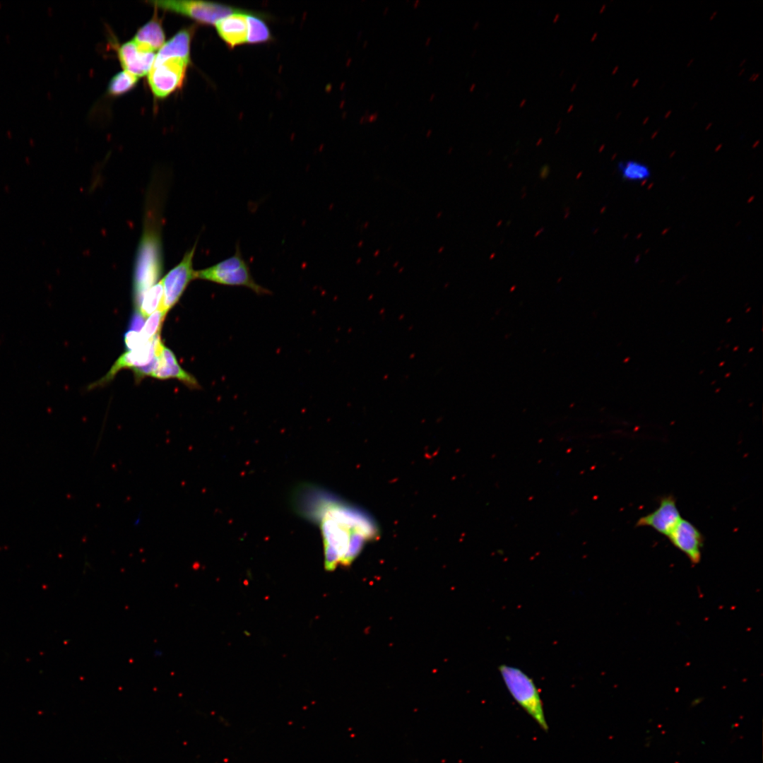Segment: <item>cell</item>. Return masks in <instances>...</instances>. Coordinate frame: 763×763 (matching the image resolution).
<instances>
[{
    "mask_svg": "<svg viewBox=\"0 0 763 763\" xmlns=\"http://www.w3.org/2000/svg\"><path fill=\"white\" fill-rule=\"evenodd\" d=\"M144 317L136 309L129 330L139 332L144 324Z\"/></svg>",
    "mask_w": 763,
    "mask_h": 763,
    "instance_id": "7402d4cb",
    "label": "cell"
},
{
    "mask_svg": "<svg viewBox=\"0 0 763 763\" xmlns=\"http://www.w3.org/2000/svg\"><path fill=\"white\" fill-rule=\"evenodd\" d=\"M150 3L207 25H215L223 18L240 9L220 3L203 1H152Z\"/></svg>",
    "mask_w": 763,
    "mask_h": 763,
    "instance_id": "52a82bcc",
    "label": "cell"
},
{
    "mask_svg": "<svg viewBox=\"0 0 763 763\" xmlns=\"http://www.w3.org/2000/svg\"><path fill=\"white\" fill-rule=\"evenodd\" d=\"M167 313L158 309L148 317L139 331L143 341H149L160 334Z\"/></svg>",
    "mask_w": 763,
    "mask_h": 763,
    "instance_id": "ffe728a7",
    "label": "cell"
},
{
    "mask_svg": "<svg viewBox=\"0 0 763 763\" xmlns=\"http://www.w3.org/2000/svg\"><path fill=\"white\" fill-rule=\"evenodd\" d=\"M197 243L184 254L181 261L162 279V297L158 309L168 312L180 299L190 282L196 279V271L193 268V259Z\"/></svg>",
    "mask_w": 763,
    "mask_h": 763,
    "instance_id": "8992f818",
    "label": "cell"
},
{
    "mask_svg": "<svg viewBox=\"0 0 763 763\" xmlns=\"http://www.w3.org/2000/svg\"><path fill=\"white\" fill-rule=\"evenodd\" d=\"M147 342L143 340L138 331L129 330L125 333L124 343L129 351L136 350Z\"/></svg>",
    "mask_w": 763,
    "mask_h": 763,
    "instance_id": "44dd1931",
    "label": "cell"
},
{
    "mask_svg": "<svg viewBox=\"0 0 763 763\" xmlns=\"http://www.w3.org/2000/svg\"><path fill=\"white\" fill-rule=\"evenodd\" d=\"M389 11V7H388V6H386V7L384 8V9L383 13H384V14H386V13H387V11Z\"/></svg>",
    "mask_w": 763,
    "mask_h": 763,
    "instance_id": "83f0119b",
    "label": "cell"
},
{
    "mask_svg": "<svg viewBox=\"0 0 763 763\" xmlns=\"http://www.w3.org/2000/svg\"><path fill=\"white\" fill-rule=\"evenodd\" d=\"M617 171L623 180L629 182H644L651 177L650 167L645 163L634 160L620 162Z\"/></svg>",
    "mask_w": 763,
    "mask_h": 763,
    "instance_id": "e0dca14e",
    "label": "cell"
},
{
    "mask_svg": "<svg viewBox=\"0 0 763 763\" xmlns=\"http://www.w3.org/2000/svg\"><path fill=\"white\" fill-rule=\"evenodd\" d=\"M377 117H378V112H375L374 113H373V114H369V115H368V116L367 117V119H366V122H374L375 120H377Z\"/></svg>",
    "mask_w": 763,
    "mask_h": 763,
    "instance_id": "603a6c76",
    "label": "cell"
},
{
    "mask_svg": "<svg viewBox=\"0 0 763 763\" xmlns=\"http://www.w3.org/2000/svg\"><path fill=\"white\" fill-rule=\"evenodd\" d=\"M197 278L222 285L245 287L259 295L271 293V290L254 279L249 266L242 257L239 244H237L232 256L211 266L196 271Z\"/></svg>",
    "mask_w": 763,
    "mask_h": 763,
    "instance_id": "3957f363",
    "label": "cell"
},
{
    "mask_svg": "<svg viewBox=\"0 0 763 763\" xmlns=\"http://www.w3.org/2000/svg\"><path fill=\"white\" fill-rule=\"evenodd\" d=\"M138 247L133 278L135 304L143 293L155 285L163 270L158 219L148 213Z\"/></svg>",
    "mask_w": 763,
    "mask_h": 763,
    "instance_id": "7a4b0ae2",
    "label": "cell"
},
{
    "mask_svg": "<svg viewBox=\"0 0 763 763\" xmlns=\"http://www.w3.org/2000/svg\"><path fill=\"white\" fill-rule=\"evenodd\" d=\"M367 43H368V41H367V40H365V42H364V43H363V47H365L367 46Z\"/></svg>",
    "mask_w": 763,
    "mask_h": 763,
    "instance_id": "f546056e",
    "label": "cell"
},
{
    "mask_svg": "<svg viewBox=\"0 0 763 763\" xmlns=\"http://www.w3.org/2000/svg\"><path fill=\"white\" fill-rule=\"evenodd\" d=\"M192 33L191 28L183 29L178 32L169 41L164 43L155 55V60L181 58L190 61V45Z\"/></svg>",
    "mask_w": 763,
    "mask_h": 763,
    "instance_id": "5bb4252c",
    "label": "cell"
},
{
    "mask_svg": "<svg viewBox=\"0 0 763 763\" xmlns=\"http://www.w3.org/2000/svg\"><path fill=\"white\" fill-rule=\"evenodd\" d=\"M367 117V113H365V115H363V116H362V117H360V122L361 124H363V123L366 122Z\"/></svg>",
    "mask_w": 763,
    "mask_h": 763,
    "instance_id": "cb8c5ba5",
    "label": "cell"
},
{
    "mask_svg": "<svg viewBox=\"0 0 763 763\" xmlns=\"http://www.w3.org/2000/svg\"><path fill=\"white\" fill-rule=\"evenodd\" d=\"M499 671L509 694L516 702L537 723L540 728L548 731L543 704L533 679L522 670L502 664Z\"/></svg>",
    "mask_w": 763,
    "mask_h": 763,
    "instance_id": "277c9868",
    "label": "cell"
},
{
    "mask_svg": "<svg viewBox=\"0 0 763 763\" xmlns=\"http://www.w3.org/2000/svg\"><path fill=\"white\" fill-rule=\"evenodd\" d=\"M430 41H431V37H428L427 38V40H426L425 42V45H429V43L430 42Z\"/></svg>",
    "mask_w": 763,
    "mask_h": 763,
    "instance_id": "484cf974",
    "label": "cell"
},
{
    "mask_svg": "<svg viewBox=\"0 0 763 763\" xmlns=\"http://www.w3.org/2000/svg\"><path fill=\"white\" fill-rule=\"evenodd\" d=\"M434 97H435V94H434V93H432V95H431L430 96L429 100H430V101H432V100H434Z\"/></svg>",
    "mask_w": 763,
    "mask_h": 763,
    "instance_id": "4316f807",
    "label": "cell"
},
{
    "mask_svg": "<svg viewBox=\"0 0 763 763\" xmlns=\"http://www.w3.org/2000/svg\"><path fill=\"white\" fill-rule=\"evenodd\" d=\"M266 18L264 13L249 11L247 13L248 25L247 44L267 43L273 40L270 28L264 20Z\"/></svg>",
    "mask_w": 763,
    "mask_h": 763,
    "instance_id": "2e32d148",
    "label": "cell"
},
{
    "mask_svg": "<svg viewBox=\"0 0 763 763\" xmlns=\"http://www.w3.org/2000/svg\"><path fill=\"white\" fill-rule=\"evenodd\" d=\"M138 77L123 71L116 74L109 83V93L114 96L122 95L131 90L138 81Z\"/></svg>",
    "mask_w": 763,
    "mask_h": 763,
    "instance_id": "d6986e66",
    "label": "cell"
},
{
    "mask_svg": "<svg viewBox=\"0 0 763 763\" xmlns=\"http://www.w3.org/2000/svg\"><path fill=\"white\" fill-rule=\"evenodd\" d=\"M163 345L158 334L141 347L124 353L117 360L108 372L92 385L93 387L105 384L122 369L131 368L134 370L149 365L159 355Z\"/></svg>",
    "mask_w": 763,
    "mask_h": 763,
    "instance_id": "ba28073f",
    "label": "cell"
},
{
    "mask_svg": "<svg viewBox=\"0 0 763 763\" xmlns=\"http://www.w3.org/2000/svg\"><path fill=\"white\" fill-rule=\"evenodd\" d=\"M162 283L160 280L146 291L136 304V309L144 317H148L160 307L162 297Z\"/></svg>",
    "mask_w": 763,
    "mask_h": 763,
    "instance_id": "ac0fdd59",
    "label": "cell"
},
{
    "mask_svg": "<svg viewBox=\"0 0 763 763\" xmlns=\"http://www.w3.org/2000/svg\"><path fill=\"white\" fill-rule=\"evenodd\" d=\"M420 0H416V1H414V3H413V7H414V8L417 7V6H418V4H420Z\"/></svg>",
    "mask_w": 763,
    "mask_h": 763,
    "instance_id": "d4e9b609",
    "label": "cell"
},
{
    "mask_svg": "<svg viewBox=\"0 0 763 763\" xmlns=\"http://www.w3.org/2000/svg\"><path fill=\"white\" fill-rule=\"evenodd\" d=\"M292 499L297 513L320 529L326 571L350 565L367 543L379 536V527L372 515L323 489L301 485Z\"/></svg>",
    "mask_w": 763,
    "mask_h": 763,
    "instance_id": "6da1fadb",
    "label": "cell"
},
{
    "mask_svg": "<svg viewBox=\"0 0 763 763\" xmlns=\"http://www.w3.org/2000/svg\"><path fill=\"white\" fill-rule=\"evenodd\" d=\"M247 10L240 8L216 23L219 37L230 49L247 44L248 25Z\"/></svg>",
    "mask_w": 763,
    "mask_h": 763,
    "instance_id": "7c38bea8",
    "label": "cell"
},
{
    "mask_svg": "<svg viewBox=\"0 0 763 763\" xmlns=\"http://www.w3.org/2000/svg\"><path fill=\"white\" fill-rule=\"evenodd\" d=\"M431 134H432V129H429L427 131V136L428 137Z\"/></svg>",
    "mask_w": 763,
    "mask_h": 763,
    "instance_id": "f1b7e54d",
    "label": "cell"
},
{
    "mask_svg": "<svg viewBox=\"0 0 763 763\" xmlns=\"http://www.w3.org/2000/svg\"><path fill=\"white\" fill-rule=\"evenodd\" d=\"M150 377L159 379H177L190 389L200 388L196 379L182 368L173 352L165 345L157 355L155 367Z\"/></svg>",
    "mask_w": 763,
    "mask_h": 763,
    "instance_id": "8fae6325",
    "label": "cell"
},
{
    "mask_svg": "<svg viewBox=\"0 0 763 763\" xmlns=\"http://www.w3.org/2000/svg\"><path fill=\"white\" fill-rule=\"evenodd\" d=\"M133 41L142 50L153 52L159 50L165 43V33L160 23L152 19L136 32Z\"/></svg>",
    "mask_w": 763,
    "mask_h": 763,
    "instance_id": "9a60e30c",
    "label": "cell"
},
{
    "mask_svg": "<svg viewBox=\"0 0 763 763\" xmlns=\"http://www.w3.org/2000/svg\"><path fill=\"white\" fill-rule=\"evenodd\" d=\"M668 538L676 548L687 557L692 564H697L700 562L704 538L699 530L691 522L681 519Z\"/></svg>",
    "mask_w": 763,
    "mask_h": 763,
    "instance_id": "9c48e42d",
    "label": "cell"
},
{
    "mask_svg": "<svg viewBox=\"0 0 763 763\" xmlns=\"http://www.w3.org/2000/svg\"><path fill=\"white\" fill-rule=\"evenodd\" d=\"M118 53L124 71L138 78L148 74L156 55L155 52L141 49L133 40L123 44Z\"/></svg>",
    "mask_w": 763,
    "mask_h": 763,
    "instance_id": "4fadbf2b",
    "label": "cell"
},
{
    "mask_svg": "<svg viewBox=\"0 0 763 763\" xmlns=\"http://www.w3.org/2000/svg\"><path fill=\"white\" fill-rule=\"evenodd\" d=\"M681 519L675 497L667 495L661 499L656 510L639 519L636 526H649L668 537Z\"/></svg>",
    "mask_w": 763,
    "mask_h": 763,
    "instance_id": "30bf717a",
    "label": "cell"
},
{
    "mask_svg": "<svg viewBox=\"0 0 763 763\" xmlns=\"http://www.w3.org/2000/svg\"><path fill=\"white\" fill-rule=\"evenodd\" d=\"M190 61L181 58L154 60L148 82L154 95L164 98L179 88L184 81Z\"/></svg>",
    "mask_w": 763,
    "mask_h": 763,
    "instance_id": "5b68a950",
    "label": "cell"
}]
</instances>
